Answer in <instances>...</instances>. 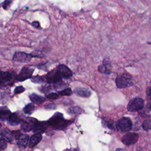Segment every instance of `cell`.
Listing matches in <instances>:
<instances>
[{
	"mask_svg": "<svg viewBox=\"0 0 151 151\" xmlns=\"http://www.w3.org/2000/svg\"><path fill=\"white\" fill-rule=\"evenodd\" d=\"M29 97L31 101L33 103H35L37 104H41L45 101V97H44L41 96H39L35 93H32V94H30L29 96Z\"/></svg>",
	"mask_w": 151,
	"mask_h": 151,
	"instance_id": "ac0fdd59",
	"label": "cell"
},
{
	"mask_svg": "<svg viewBox=\"0 0 151 151\" xmlns=\"http://www.w3.org/2000/svg\"><path fill=\"white\" fill-rule=\"evenodd\" d=\"M116 84L119 88L129 87L132 84V77L128 73H123L116 77Z\"/></svg>",
	"mask_w": 151,
	"mask_h": 151,
	"instance_id": "7a4b0ae2",
	"label": "cell"
},
{
	"mask_svg": "<svg viewBox=\"0 0 151 151\" xmlns=\"http://www.w3.org/2000/svg\"><path fill=\"white\" fill-rule=\"evenodd\" d=\"M50 126L56 130H64L69 124V121L65 120L62 113H55L48 121Z\"/></svg>",
	"mask_w": 151,
	"mask_h": 151,
	"instance_id": "6da1fadb",
	"label": "cell"
},
{
	"mask_svg": "<svg viewBox=\"0 0 151 151\" xmlns=\"http://www.w3.org/2000/svg\"><path fill=\"white\" fill-rule=\"evenodd\" d=\"M146 94H147V97H151V86H150V87H149L146 88Z\"/></svg>",
	"mask_w": 151,
	"mask_h": 151,
	"instance_id": "836d02e7",
	"label": "cell"
},
{
	"mask_svg": "<svg viewBox=\"0 0 151 151\" xmlns=\"http://www.w3.org/2000/svg\"><path fill=\"white\" fill-rule=\"evenodd\" d=\"M35 110V106L32 103H29L25 106L23 109L24 113L27 114H31Z\"/></svg>",
	"mask_w": 151,
	"mask_h": 151,
	"instance_id": "44dd1931",
	"label": "cell"
},
{
	"mask_svg": "<svg viewBox=\"0 0 151 151\" xmlns=\"http://www.w3.org/2000/svg\"><path fill=\"white\" fill-rule=\"evenodd\" d=\"M48 99H52V100H56L59 97V94L56 93H51L46 96Z\"/></svg>",
	"mask_w": 151,
	"mask_h": 151,
	"instance_id": "4316f807",
	"label": "cell"
},
{
	"mask_svg": "<svg viewBox=\"0 0 151 151\" xmlns=\"http://www.w3.org/2000/svg\"><path fill=\"white\" fill-rule=\"evenodd\" d=\"M106 123L107 126V127L111 129H113L114 130L116 129V126L114 124V122L113 121H111V120H109V121H107L106 122Z\"/></svg>",
	"mask_w": 151,
	"mask_h": 151,
	"instance_id": "f546056e",
	"label": "cell"
},
{
	"mask_svg": "<svg viewBox=\"0 0 151 151\" xmlns=\"http://www.w3.org/2000/svg\"><path fill=\"white\" fill-rule=\"evenodd\" d=\"M50 90H51L50 87H49V86H44L41 90L42 92H44V93H46V92Z\"/></svg>",
	"mask_w": 151,
	"mask_h": 151,
	"instance_id": "e575fe53",
	"label": "cell"
},
{
	"mask_svg": "<svg viewBox=\"0 0 151 151\" xmlns=\"http://www.w3.org/2000/svg\"><path fill=\"white\" fill-rule=\"evenodd\" d=\"M142 127L145 130L151 129V119L145 120L142 124Z\"/></svg>",
	"mask_w": 151,
	"mask_h": 151,
	"instance_id": "cb8c5ba5",
	"label": "cell"
},
{
	"mask_svg": "<svg viewBox=\"0 0 151 151\" xmlns=\"http://www.w3.org/2000/svg\"><path fill=\"white\" fill-rule=\"evenodd\" d=\"M46 81L48 83L56 84L61 81L62 77L60 75L57 69L50 71L45 76Z\"/></svg>",
	"mask_w": 151,
	"mask_h": 151,
	"instance_id": "ba28073f",
	"label": "cell"
},
{
	"mask_svg": "<svg viewBox=\"0 0 151 151\" xmlns=\"http://www.w3.org/2000/svg\"><path fill=\"white\" fill-rule=\"evenodd\" d=\"M74 93L81 97H88L91 95L90 91L86 88H77L75 89Z\"/></svg>",
	"mask_w": 151,
	"mask_h": 151,
	"instance_id": "d6986e66",
	"label": "cell"
},
{
	"mask_svg": "<svg viewBox=\"0 0 151 151\" xmlns=\"http://www.w3.org/2000/svg\"><path fill=\"white\" fill-rule=\"evenodd\" d=\"M37 121V120L34 118H28L27 120L22 121V122L21 123V128L24 132H29L33 129L34 126Z\"/></svg>",
	"mask_w": 151,
	"mask_h": 151,
	"instance_id": "30bf717a",
	"label": "cell"
},
{
	"mask_svg": "<svg viewBox=\"0 0 151 151\" xmlns=\"http://www.w3.org/2000/svg\"><path fill=\"white\" fill-rule=\"evenodd\" d=\"M98 71L104 74H109L111 71L110 63L107 61H103V63L98 67Z\"/></svg>",
	"mask_w": 151,
	"mask_h": 151,
	"instance_id": "5bb4252c",
	"label": "cell"
},
{
	"mask_svg": "<svg viewBox=\"0 0 151 151\" xmlns=\"http://www.w3.org/2000/svg\"><path fill=\"white\" fill-rule=\"evenodd\" d=\"M12 74L6 71H0V87L10 85L12 81Z\"/></svg>",
	"mask_w": 151,
	"mask_h": 151,
	"instance_id": "9c48e42d",
	"label": "cell"
},
{
	"mask_svg": "<svg viewBox=\"0 0 151 151\" xmlns=\"http://www.w3.org/2000/svg\"><path fill=\"white\" fill-rule=\"evenodd\" d=\"M71 94H72V90L70 88H65V89H63V90L58 91V94H60L61 96H70Z\"/></svg>",
	"mask_w": 151,
	"mask_h": 151,
	"instance_id": "d4e9b609",
	"label": "cell"
},
{
	"mask_svg": "<svg viewBox=\"0 0 151 151\" xmlns=\"http://www.w3.org/2000/svg\"><path fill=\"white\" fill-rule=\"evenodd\" d=\"M34 69L29 65H27L24 67L19 74L16 77V80L18 81H23L31 77Z\"/></svg>",
	"mask_w": 151,
	"mask_h": 151,
	"instance_id": "5b68a950",
	"label": "cell"
},
{
	"mask_svg": "<svg viewBox=\"0 0 151 151\" xmlns=\"http://www.w3.org/2000/svg\"><path fill=\"white\" fill-rule=\"evenodd\" d=\"M115 151H124V150H123V149H120V148H119V149H117Z\"/></svg>",
	"mask_w": 151,
	"mask_h": 151,
	"instance_id": "8d00e7d4",
	"label": "cell"
},
{
	"mask_svg": "<svg viewBox=\"0 0 151 151\" xmlns=\"http://www.w3.org/2000/svg\"><path fill=\"white\" fill-rule=\"evenodd\" d=\"M24 91H25V88L24 87H22V86H19L15 87V88L14 90V94H17L22 93Z\"/></svg>",
	"mask_w": 151,
	"mask_h": 151,
	"instance_id": "83f0119b",
	"label": "cell"
},
{
	"mask_svg": "<svg viewBox=\"0 0 151 151\" xmlns=\"http://www.w3.org/2000/svg\"><path fill=\"white\" fill-rule=\"evenodd\" d=\"M0 136L6 142H11L14 139L12 132H11L7 128H4L0 131Z\"/></svg>",
	"mask_w": 151,
	"mask_h": 151,
	"instance_id": "9a60e30c",
	"label": "cell"
},
{
	"mask_svg": "<svg viewBox=\"0 0 151 151\" xmlns=\"http://www.w3.org/2000/svg\"><path fill=\"white\" fill-rule=\"evenodd\" d=\"M49 126L48 122H38L37 121L33 127V132L35 134H41L44 132Z\"/></svg>",
	"mask_w": 151,
	"mask_h": 151,
	"instance_id": "7c38bea8",
	"label": "cell"
},
{
	"mask_svg": "<svg viewBox=\"0 0 151 151\" xmlns=\"http://www.w3.org/2000/svg\"><path fill=\"white\" fill-rule=\"evenodd\" d=\"M146 110L147 111H151V97H147V101L146 105Z\"/></svg>",
	"mask_w": 151,
	"mask_h": 151,
	"instance_id": "f1b7e54d",
	"label": "cell"
},
{
	"mask_svg": "<svg viewBox=\"0 0 151 151\" xmlns=\"http://www.w3.org/2000/svg\"><path fill=\"white\" fill-rule=\"evenodd\" d=\"M29 136L28 134H22L18 139H17V144L22 147H25L28 144L29 141Z\"/></svg>",
	"mask_w": 151,
	"mask_h": 151,
	"instance_id": "ffe728a7",
	"label": "cell"
},
{
	"mask_svg": "<svg viewBox=\"0 0 151 151\" xmlns=\"http://www.w3.org/2000/svg\"><path fill=\"white\" fill-rule=\"evenodd\" d=\"M1 127V124L0 123V127Z\"/></svg>",
	"mask_w": 151,
	"mask_h": 151,
	"instance_id": "74e56055",
	"label": "cell"
},
{
	"mask_svg": "<svg viewBox=\"0 0 151 151\" xmlns=\"http://www.w3.org/2000/svg\"><path fill=\"white\" fill-rule=\"evenodd\" d=\"M11 114V111L7 107L4 106L0 107V120L2 121L8 120Z\"/></svg>",
	"mask_w": 151,
	"mask_h": 151,
	"instance_id": "e0dca14e",
	"label": "cell"
},
{
	"mask_svg": "<svg viewBox=\"0 0 151 151\" xmlns=\"http://www.w3.org/2000/svg\"><path fill=\"white\" fill-rule=\"evenodd\" d=\"M12 133L13 134L14 137H15L16 139H18L22 134L21 133V132L19 130H15V131H12Z\"/></svg>",
	"mask_w": 151,
	"mask_h": 151,
	"instance_id": "4dcf8cb0",
	"label": "cell"
},
{
	"mask_svg": "<svg viewBox=\"0 0 151 151\" xmlns=\"http://www.w3.org/2000/svg\"><path fill=\"white\" fill-rule=\"evenodd\" d=\"M116 127L118 129V130H120L121 132H129L132 129V120L129 117H122L117 121L116 123Z\"/></svg>",
	"mask_w": 151,
	"mask_h": 151,
	"instance_id": "277c9868",
	"label": "cell"
},
{
	"mask_svg": "<svg viewBox=\"0 0 151 151\" xmlns=\"http://www.w3.org/2000/svg\"><path fill=\"white\" fill-rule=\"evenodd\" d=\"M32 25L33 27H34L36 28H40V23H39L38 21H34V22H33L32 23Z\"/></svg>",
	"mask_w": 151,
	"mask_h": 151,
	"instance_id": "d590c367",
	"label": "cell"
},
{
	"mask_svg": "<svg viewBox=\"0 0 151 151\" xmlns=\"http://www.w3.org/2000/svg\"><path fill=\"white\" fill-rule=\"evenodd\" d=\"M150 83H151V81H150Z\"/></svg>",
	"mask_w": 151,
	"mask_h": 151,
	"instance_id": "f35d334b",
	"label": "cell"
},
{
	"mask_svg": "<svg viewBox=\"0 0 151 151\" xmlns=\"http://www.w3.org/2000/svg\"><path fill=\"white\" fill-rule=\"evenodd\" d=\"M46 81V78L45 76H35L33 78H31V81L34 83H37V84H40V83H43Z\"/></svg>",
	"mask_w": 151,
	"mask_h": 151,
	"instance_id": "603a6c76",
	"label": "cell"
},
{
	"mask_svg": "<svg viewBox=\"0 0 151 151\" xmlns=\"http://www.w3.org/2000/svg\"><path fill=\"white\" fill-rule=\"evenodd\" d=\"M42 139V135L41 134H34L32 135L29 140V147L31 148L35 146Z\"/></svg>",
	"mask_w": 151,
	"mask_h": 151,
	"instance_id": "2e32d148",
	"label": "cell"
},
{
	"mask_svg": "<svg viewBox=\"0 0 151 151\" xmlns=\"http://www.w3.org/2000/svg\"><path fill=\"white\" fill-rule=\"evenodd\" d=\"M8 123L11 126H17L22 122L21 117L17 113H11L9 119H8Z\"/></svg>",
	"mask_w": 151,
	"mask_h": 151,
	"instance_id": "4fadbf2b",
	"label": "cell"
},
{
	"mask_svg": "<svg viewBox=\"0 0 151 151\" xmlns=\"http://www.w3.org/2000/svg\"><path fill=\"white\" fill-rule=\"evenodd\" d=\"M145 101L142 98L135 97L129 101L127 109L130 112H135L143 109Z\"/></svg>",
	"mask_w": 151,
	"mask_h": 151,
	"instance_id": "3957f363",
	"label": "cell"
},
{
	"mask_svg": "<svg viewBox=\"0 0 151 151\" xmlns=\"http://www.w3.org/2000/svg\"><path fill=\"white\" fill-rule=\"evenodd\" d=\"M82 110L80 107L78 106H74L69 108L67 110V112L70 114L72 115H76V114H80L81 113Z\"/></svg>",
	"mask_w": 151,
	"mask_h": 151,
	"instance_id": "7402d4cb",
	"label": "cell"
},
{
	"mask_svg": "<svg viewBox=\"0 0 151 151\" xmlns=\"http://www.w3.org/2000/svg\"><path fill=\"white\" fill-rule=\"evenodd\" d=\"M7 146V142L2 137H0V151L4 150Z\"/></svg>",
	"mask_w": 151,
	"mask_h": 151,
	"instance_id": "484cf974",
	"label": "cell"
},
{
	"mask_svg": "<svg viewBox=\"0 0 151 151\" xmlns=\"http://www.w3.org/2000/svg\"><path fill=\"white\" fill-rule=\"evenodd\" d=\"M45 107L46 109H55V105L54 104V103H47Z\"/></svg>",
	"mask_w": 151,
	"mask_h": 151,
	"instance_id": "d6a6232c",
	"label": "cell"
},
{
	"mask_svg": "<svg viewBox=\"0 0 151 151\" xmlns=\"http://www.w3.org/2000/svg\"><path fill=\"white\" fill-rule=\"evenodd\" d=\"M57 69L60 75L61 76V77L65 79L70 78L73 75V73H72V71H71V70L64 64L59 65L57 67Z\"/></svg>",
	"mask_w": 151,
	"mask_h": 151,
	"instance_id": "8fae6325",
	"label": "cell"
},
{
	"mask_svg": "<svg viewBox=\"0 0 151 151\" xmlns=\"http://www.w3.org/2000/svg\"><path fill=\"white\" fill-rule=\"evenodd\" d=\"M139 139V134L136 133H127L122 138V142L124 145L130 146L136 143Z\"/></svg>",
	"mask_w": 151,
	"mask_h": 151,
	"instance_id": "8992f818",
	"label": "cell"
},
{
	"mask_svg": "<svg viewBox=\"0 0 151 151\" xmlns=\"http://www.w3.org/2000/svg\"><path fill=\"white\" fill-rule=\"evenodd\" d=\"M32 57V55L24 52H15L13 55L12 60L16 62L27 63L29 62Z\"/></svg>",
	"mask_w": 151,
	"mask_h": 151,
	"instance_id": "52a82bcc",
	"label": "cell"
},
{
	"mask_svg": "<svg viewBox=\"0 0 151 151\" xmlns=\"http://www.w3.org/2000/svg\"><path fill=\"white\" fill-rule=\"evenodd\" d=\"M12 2L11 1H5L2 3V6L5 9H8L10 6V4Z\"/></svg>",
	"mask_w": 151,
	"mask_h": 151,
	"instance_id": "1f68e13d",
	"label": "cell"
}]
</instances>
